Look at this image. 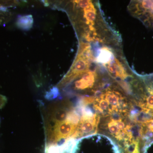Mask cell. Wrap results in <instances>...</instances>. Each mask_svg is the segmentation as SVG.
Returning a JSON list of instances; mask_svg holds the SVG:
<instances>
[{
  "label": "cell",
  "mask_w": 153,
  "mask_h": 153,
  "mask_svg": "<svg viewBox=\"0 0 153 153\" xmlns=\"http://www.w3.org/2000/svg\"><path fill=\"white\" fill-rule=\"evenodd\" d=\"M114 61L115 64V72L113 77L119 78L120 80H124L128 76V74L122 64L117 59L114 58Z\"/></svg>",
  "instance_id": "30bf717a"
},
{
  "label": "cell",
  "mask_w": 153,
  "mask_h": 153,
  "mask_svg": "<svg viewBox=\"0 0 153 153\" xmlns=\"http://www.w3.org/2000/svg\"><path fill=\"white\" fill-rule=\"evenodd\" d=\"M132 6L134 15L148 27L153 29V1H135Z\"/></svg>",
  "instance_id": "8992f818"
},
{
  "label": "cell",
  "mask_w": 153,
  "mask_h": 153,
  "mask_svg": "<svg viewBox=\"0 0 153 153\" xmlns=\"http://www.w3.org/2000/svg\"><path fill=\"white\" fill-rule=\"evenodd\" d=\"M123 153H140V140H135L131 144L124 148Z\"/></svg>",
  "instance_id": "8fae6325"
},
{
  "label": "cell",
  "mask_w": 153,
  "mask_h": 153,
  "mask_svg": "<svg viewBox=\"0 0 153 153\" xmlns=\"http://www.w3.org/2000/svg\"><path fill=\"white\" fill-rule=\"evenodd\" d=\"M97 79L96 73L88 70L74 79L73 89L79 92L88 91L93 87Z\"/></svg>",
  "instance_id": "52a82bcc"
},
{
  "label": "cell",
  "mask_w": 153,
  "mask_h": 153,
  "mask_svg": "<svg viewBox=\"0 0 153 153\" xmlns=\"http://www.w3.org/2000/svg\"><path fill=\"white\" fill-rule=\"evenodd\" d=\"M112 51L107 47H103L100 50L97 61L102 63L104 66H106L110 63L114 59Z\"/></svg>",
  "instance_id": "9c48e42d"
},
{
  "label": "cell",
  "mask_w": 153,
  "mask_h": 153,
  "mask_svg": "<svg viewBox=\"0 0 153 153\" xmlns=\"http://www.w3.org/2000/svg\"><path fill=\"white\" fill-rule=\"evenodd\" d=\"M74 2L76 5L80 8L83 11V18L85 19V24L88 25L91 32L94 31L93 27L96 18V10L91 1L82 0L75 1Z\"/></svg>",
  "instance_id": "ba28073f"
},
{
  "label": "cell",
  "mask_w": 153,
  "mask_h": 153,
  "mask_svg": "<svg viewBox=\"0 0 153 153\" xmlns=\"http://www.w3.org/2000/svg\"><path fill=\"white\" fill-rule=\"evenodd\" d=\"M7 99L4 96L0 94V109L4 106L7 102Z\"/></svg>",
  "instance_id": "4fadbf2b"
},
{
  "label": "cell",
  "mask_w": 153,
  "mask_h": 153,
  "mask_svg": "<svg viewBox=\"0 0 153 153\" xmlns=\"http://www.w3.org/2000/svg\"><path fill=\"white\" fill-rule=\"evenodd\" d=\"M46 146L62 144L75 133L79 120L78 108L67 100L52 102L44 108Z\"/></svg>",
  "instance_id": "6da1fadb"
},
{
  "label": "cell",
  "mask_w": 153,
  "mask_h": 153,
  "mask_svg": "<svg viewBox=\"0 0 153 153\" xmlns=\"http://www.w3.org/2000/svg\"><path fill=\"white\" fill-rule=\"evenodd\" d=\"M33 22V19L32 16H26L21 17L18 20L17 25L18 26H19L20 28L27 29L28 27H31L33 25V24L27 23V22Z\"/></svg>",
  "instance_id": "7c38bea8"
},
{
  "label": "cell",
  "mask_w": 153,
  "mask_h": 153,
  "mask_svg": "<svg viewBox=\"0 0 153 153\" xmlns=\"http://www.w3.org/2000/svg\"><path fill=\"white\" fill-rule=\"evenodd\" d=\"M93 101L88 106L100 118L117 114L129 115L133 105L128 98L114 89L108 88L102 92H95Z\"/></svg>",
  "instance_id": "3957f363"
},
{
  "label": "cell",
  "mask_w": 153,
  "mask_h": 153,
  "mask_svg": "<svg viewBox=\"0 0 153 153\" xmlns=\"http://www.w3.org/2000/svg\"><path fill=\"white\" fill-rule=\"evenodd\" d=\"M81 116L75 133L71 139L79 140L97 134L100 117L90 107L77 105Z\"/></svg>",
  "instance_id": "5b68a950"
},
{
  "label": "cell",
  "mask_w": 153,
  "mask_h": 153,
  "mask_svg": "<svg viewBox=\"0 0 153 153\" xmlns=\"http://www.w3.org/2000/svg\"><path fill=\"white\" fill-rule=\"evenodd\" d=\"M5 12V11L4 10V9H1V5L0 4V24H1L2 22H3V20L2 19L1 16H3V13Z\"/></svg>",
  "instance_id": "5bb4252c"
},
{
  "label": "cell",
  "mask_w": 153,
  "mask_h": 153,
  "mask_svg": "<svg viewBox=\"0 0 153 153\" xmlns=\"http://www.w3.org/2000/svg\"><path fill=\"white\" fill-rule=\"evenodd\" d=\"M93 59L90 47L88 44H81L78 55L70 71L57 85L63 88L69 85L74 79L88 71L90 61Z\"/></svg>",
  "instance_id": "277c9868"
},
{
  "label": "cell",
  "mask_w": 153,
  "mask_h": 153,
  "mask_svg": "<svg viewBox=\"0 0 153 153\" xmlns=\"http://www.w3.org/2000/svg\"><path fill=\"white\" fill-rule=\"evenodd\" d=\"M98 131L109 137L123 149L139 139V126L130 115L117 114L100 119Z\"/></svg>",
  "instance_id": "7a4b0ae2"
}]
</instances>
